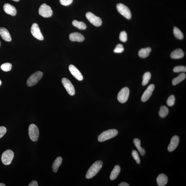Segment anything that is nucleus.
Here are the masks:
<instances>
[{
	"mask_svg": "<svg viewBox=\"0 0 186 186\" xmlns=\"http://www.w3.org/2000/svg\"><path fill=\"white\" fill-rule=\"evenodd\" d=\"M169 109L166 106H161L159 111V115L162 118H164L168 115Z\"/></svg>",
	"mask_w": 186,
	"mask_h": 186,
	"instance_id": "obj_26",
	"label": "nucleus"
},
{
	"mask_svg": "<svg viewBox=\"0 0 186 186\" xmlns=\"http://www.w3.org/2000/svg\"><path fill=\"white\" fill-rule=\"evenodd\" d=\"M173 34L174 36L177 39L181 40L183 38V34L179 28L176 27H175L174 28Z\"/></svg>",
	"mask_w": 186,
	"mask_h": 186,
	"instance_id": "obj_27",
	"label": "nucleus"
},
{
	"mask_svg": "<svg viewBox=\"0 0 186 186\" xmlns=\"http://www.w3.org/2000/svg\"><path fill=\"white\" fill-rule=\"evenodd\" d=\"M118 186H129V185L128 183H125V182H122L119 184Z\"/></svg>",
	"mask_w": 186,
	"mask_h": 186,
	"instance_id": "obj_38",
	"label": "nucleus"
},
{
	"mask_svg": "<svg viewBox=\"0 0 186 186\" xmlns=\"http://www.w3.org/2000/svg\"><path fill=\"white\" fill-rule=\"evenodd\" d=\"M132 155L134 159L136 161L137 164H140V159L137 152L135 150L133 151L132 152Z\"/></svg>",
	"mask_w": 186,
	"mask_h": 186,
	"instance_id": "obj_33",
	"label": "nucleus"
},
{
	"mask_svg": "<svg viewBox=\"0 0 186 186\" xmlns=\"http://www.w3.org/2000/svg\"><path fill=\"white\" fill-rule=\"evenodd\" d=\"M6 185L2 183H0V186H5Z\"/></svg>",
	"mask_w": 186,
	"mask_h": 186,
	"instance_id": "obj_39",
	"label": "nucleus"
},
{
	"mask_svg": "<svg viewBox=\"0 0 186 186\" xmlns=\"http://www.w3.org/2000/svg\"><path fill=\"white\" fill-rule=\"evenodd\" d=\"M103 162L100 160L97 161L90 166L87 172L86 177L87 179H90L95 176L101 169Z\"/></svg>",
	"mask_w": 186,
	"mask_h": 186,
	"instance_id": "obj_1",
	"label": "nucleus"
},
{
	"mask_svg": "<svg viewBox=\"0 0 186 186\" xmlns=\"http://www.w3.org/2000/svg\"><path fill=\"white\" fill-rule=\"evenodd\" d=\"M167 176L165 174L161 173L159 174L157 179V185L159 186H164L168 183Z\"/></svg>",
	"mask_w": 186,
	"mask_h": 186,
	"instance_id": "obj_18",
	"label": "nucleus"
},
{
	"mask_svg": "<svg viewBox=\"0 0 186 186\" xmlns=\"http://www.w3.org/2000/svg\"><path fill=\"white\" fill-rule=\"evenodd\" d=\"M155 87V85L153 84H151L148 87L141 97V100L142 102L147 101L149 99L152 94Z\"/></svg>",
	"mask_w": 186,
	"mask_h": 186,
	"instance_id": "obj_12",
	"label": "nucleus"
},
{
	"mask_svg": "<svg viewBox=\"0 0 186 186\" xmlns=\"http://www.w3.org/2000/svg\"><path fill=\"white\" fill-rule=\"evenodd\" d=\"M14 157V154L11 150H7L4 152L1 156V161L5 165L10 164Z\"/></svg>",
	"mask_w": 186,
	"mask_h": 186,
	"instance_id": "obj_5",
	"label": "nucleus"
},
{
	"mask_svg": "<svg viewBox=\"0 0 186 186\" xmlns=\"http://www.w3.org/2000/svg\"><path fill=\"white\" fill-rule=\"evenodd\" d=\"M119 38L123 42H126L127 40V35L124 31H121L120 34Z\"/></svg>",
	"mask_w": 186,
	"mask_h": 186,
	"instance_id": "obj_32",
	"label": "nucleus"
},
{
	"mask_svg": "<svg viewBox=\"0 0 186 186\" xmlns=\"http://www.w3.org/2000/svg\"><path fill=\"white\" fill-rule=\"evenodd\" d=\"M129 93V90L128 87H124L119 92L117 96V100L121 103H125L128 100Z\"/></svg>",
	"mask_w": 186,
	"mask_h": 186,
	"instance_id": "obj_8",
	"label": "nucleus"
},
{
	"mask_svg": "<svg viewBox=\"0 0 186 186\" xmlns=\"http://www.w3.org/2000/svg\"><path fill=\"white\" fill-rule=\"evenodd\" d=\"M73 0H60V2L64 6H68L71 4L73 2Z\"/></svg>",
	"mask_w": 186,
	"mask_h": 186,
	"instance_id": "obj_35",
	"label": "nucleus"
},
{
	"mask_svg": "<svg viewBox=\"0 0 186 186\" xmlns=\"http://www.w3.org/2000/svg\"><path fill=\"white\" fill-rule=\"evenodd\" d=\"M151 49L150 47L145 48H142L138 52V56L141 58H145L149 56Z\"/></svg>",
	"mask_w": 186,
	"mask_h": 186,
	"instance_id": "obj_22",
	"label": "nucleus"
},
{
	"mask_svg": "<svg viewBox=\"0 0 186 186\" xmlns=\"http://www.w3.org/2000/svg\"><path fill=\"white\" fill-rule=\"evenodd\" d=\"M86 17L89 21L95 26L98 27L101 25L102 22L101 19L95 15L91 12L87 13Z\"/></svg>",
	"mask_w": 186,
	"mask_h": 186,
	"instance_id": "obj_9",
	"label": "nucleus"
},
{
	"mask_svg": "<svg viewBox=\"0 0 186 186\" xmlns=\"http://www.w3.org/2000/svg\"><path fill=\"white\" fill-rule=\"evenodd\" d=\"M3 9L5 12L7 14L15 16L16 15L17 10L15 7L10 4L5 3L3 6Z\"/></svg>",
	"mask_w": 186,
	"mask_h": 186,
	"instance_id": "obj_15",
	"label": "nucleus"
},
{
	"mask_svg": "<svg viewBox=\"0 0 186 186\" xmlns=\"http://www.w3.org/2000/svg\"><path fill=\"white\" fill-rule=\"evenodd\" d=\"M0 35L3 40L8 42L11 41L10 34L6 28L3 27L0 28Z\"/></svg>",
	"mask_w": 186,
	"mask_h": 186,
	"instance_id": "obj_17",
	"label": "nucleus"
},
{
	"mask_svg": "<svg viewBox=\"0 0 186 186\" xmlns=\"http://www.w3.org/2000/svg\"><path fill=\"white\" fill-rule=\"evenodd\" d=\"M124 50L123 45L121 44H118L117 45L115 48L114 50V52L116 53H121L123 52Z\"/></svg>",
	"mask_w": 186,
	"mask_h": 186,
	"instance_id": "obj_34",
	"label": "nucleus"
},
{
	"mask_svg": "<svg viewBox=\"0 0 186 186\" xmlns=\"http://www.w3.org/2000/svg\"><path fill=\"white\" fill-rule=\"evenodd\" d=\"M62 83L68 94L71 96L74 95L75 93L74 87L69 80L66 78H62Z\"/></svg>",
	"mask_w": 186,
	"mask_h": 186,
	"instance_id": "obj_10",
	"label": "nucleus"
},
{
	"mask_svg": "<svg viewBox=\"0 0 186 186\" xmlns=\"http://www.w3.org/2000/svg\"><path fill=\"white\" fill-rule=\"evenodd\" d=\"M12 1H15L17 2V1H20V0H12Z\"/></svg>",
	"mask_w": 186,
	"mask_h": 186,
	"instance_id": "obj_40",
	"label": "nucleus"
},
{
	"mask_svg": "<svg viewBox=\"0 0 186 186\" xmlns=\"http://www.w3.org/2000/svg\"><path fill=\"white\" fill-rule=\"evenodd\" d=\"M1 67V69L3 71H10L12 68V64L9 63H4L2 64Z\"/></svg>",
	"mask_w": 186,
	"mask_h": 186,
	"instance_id": "obj_29",
	"label": "nucleus"
},
{
	"mask_svg": "<svg viewBox=\"0 0 186 186\" xmlns=\"http://www.w3.org/2000/svg\"><path fill=\"white\" fill-rule=\"evenodd\" d=\"M134 145H135L136 148L137 149L140 154L142 156L145 155V151L143 148H142L141 146V141L138 138H134Z\"/></svg>",
	"mask_w": 186,
	"mask_h": 186,
	"instance_id": "obj_23",
	"label": "nucleus"
},
{
	"mask_svg": "<svg viewBox=\"0 0 186 186\" xmlns=\"http://www.w3.org/2000/svg\"><path fill=\"white\" fill-rule=\"evenodd\" d=\"M117 8L118 12L122 16L128 20H130L131 17V11L126 5L121 3L117 4Z\"/></svg>",
	"mask_w": 186,
	"mask_h": 186,
	"instance_id": "obj_6",
	"label": "nucleus"
},
{
	"mask_svg": "<svg viewBox=\"0 0 186 186\" xmlns=\"http://www.w3.org/2000/svg\"><path fill=\"white\" fill-rule=\"evenodd\" d=\"M28 134L30 138L32 141H37L38 139L39 136V130L38 128L35 124H30L29 127Z\"/></svg>",
	"mask_w": 186,
	"mask_h": 186,
	"instance_id": "obj_4",
	"label": "nucleus"
},
{
	"mask_svg": "<svg viewBox=\"0 0 186 186\" xmlns=\"http://www.w3.org/2000/svg\"><path fill=\"white\" fill-rule=\"evenodd\" d=\"M175 102V98L174 95L170 96L169 97L167 101V105L170 106V107H171L173 106L174 105Z\"/></svg>",
	"mask_w": 186,
	"mask_h": 186,
	"instance_id": "obj_30",
	"label": "nucleus"
},
{
	"mask_svg": "<svg viewBox=\"0 0 186 186\" xmlns=\"http://www.w3.org/2000/svg\"><path fill=\"white\" fill-rule=\"evenodd\" d=\"M39 14L43 17H49L52 16V11L50 6L45 3H43L39 8Z\"/></svg>",
	"mask_w": 186,
	"mask_h": 186,
	"instance_id": "obj_7",
	"label": "nucleus"
},
{
	"mask_svg": "<svg viewBox=\"0 0 186 186\" xmlns=\"http://www.w3.org/2000/svg\"><path fill=\"white\" fill-rule=\"evenodd\" d=\"M179 142V136H173L171 140L170 143L168 145V151L169 152L173 151L177 147Z\"/></svg>",
	"mask_w": 186,
	"mask_h": 186,
	"instance_id": "obj_14",
	"label": "nucleus"
},
{
	"mask_svg": "<svg viewBox=\"0 0 186 186\" xmlns=\"http://www.w3.org/2000/svg\"><path fill=\"white\" fill-rule=\"evenodd\" d=\"M69 39L71 41L81 42L84 40L85 38L82 34L78 32H75L70 34Z\"/></svg>",
	"mask_w": 186,
	"mask_h": 186,
	"instance_id": "obj_16",
	"label": "nucleus"
},
{
	"mask_svg": "<svg viewBox=\"0 0 186 186\" xmlns=\"http://www.w3.org/2000/svg\"><path fill=\"white\" fill-rule=\"evenodd\" d=\"M31 32L33 36L39 40L43 41L44 39L38 26L36 23H34L32 25L31 28Z\"/></svg>",
	"mask_w": 186,
	"mask_h": 186,
	"instance_id": "obj_11",
	"label": "nucleus"
},
{
	"mask_svg": "<svg viewBox=\"0 0 186 186\" xmlns=\"http://www.w3.org/2000/svg\"><path fill=\"white\" fill-rule=\"evenodd\" d=\"M29 186H38V183L36 181H32L29 184V185H28Z\"/></svg>",
	"mask_w": 186,
	"mask_h": 186,
	"instance_id": "obj_37",
	"label": "nucleus"
},
{
	"mask_svg": "<svg viewBox=\"0 0 186 186\" xmlns=\"http://www.w3.org/2000/svg\"><path fill=\"white\" fill-rule=\"evenodd\" d=\"M7 132L6 128L3 126L0 127V138L4 135Z\"/></svg>",
	"mask_w": 186,
	"mask_h": 186,
	"instance_id": "obj_36",
	"label": "nucleus"
},
{
	"mask_svg": "<svg viewBox=\"0 0 186 186\" xmlns=\"http://www.w3.org/2000/svg\"><path fill=\"white\" fill-rule=\"evenodd\" d=\"M73 25L78 28L79 29L85 30L86 29L87 26L84 22H78L76 20H74L72 22Z\"/></svg>",
	"mask_w": 186,
	"mask_h": 186,
	"instance_id": "obj_25",
	"label": "nucleus"
},
{
	"mask_svg": "<svg viewBox=\"0 0 186 186\" xmlns=\"http://www.w3.org/2000/svg\"><path fill=\"white\" fill-rule=\"evenodd\" d=\"M1 80H0V86H1Z\"/></svg>",
	"mask_w": 186,
	"mask_h": 186,
	"instance_id": "obj_41",
	"label": "nucleus"
},
{
	"mask_svg": "<svg viewBox=\"0 0 186 186\" xmlns=\"http://www.w3.org/2000/svg\"><path fill=\"white\" fill-rule=\"evenodd\" d=\"M186 75L184 73L180 74L177 77L173 79L172 83L173 85H176L181 82L186 78Z\"/></svg>",
	"mask_w": 186,
	"mask_h": 186,
	"instance_id": "obj_24",
	"label": "nucleus"
},
{
	"mask_svg": "<svg viewBox=\"0 0 186 186\" xmlns=\"http://www.w3.org/2000/svg\"><path fill=\"white\" fill-rule=\"evenodd\" d=\"M173 71L175 73H179V72H186V67L185 66H176L174 68Z\"/></svg>",
	"mask_w": 186,
	"mask_h": 186,
	"instance_id": "obj_31",
	"label": "nucleus"
},
{
	"mask_svg": "<svg viewBox=\"0 0 186 186\" xmlns=\"http://www.w3.org/2000/svg\"><path fill=\"white\" fill-rule=\"evenodd\" d=\"M151 78V74L149 72H146L143 76L142 85L143 86L148 84Z\"/></svg>",
	"mask_w": 186,
	"mask_h": 186,
	"instance_id": "obj_28",
	"label": "nucleus"
},
{
	"mask_svg": "<svg viewBox=\"0 0 186 186\" xmlns=\"http://www.w3.org/2000/svg\"><path fill=\"white\" fill-rule=\"evenodd\" d=\"M118 131L115 129H111L102 132L98 138L99 142H104L115 137L118 134Z\"/></svg>",
	"mask_w": 186,
	"mask_h": 186,
	"instance_id": "obj_2",
	"label": "nucleus"
},
{
	"mask_svg": "<svg viewBox=\"0 0 186 186\" xmlns=\"http://www.w3.org/2000/svg\"><path fill=\"white\" fill-rule=\"evenodd\" d=\"M69 69L71 74L78 80L79 81L83 80V75L75 66L71 64L69 66Z\"/></svg>",
	"mask_w": 186,
	"mask_h": 186,
	"instance_id": "obj_13",
	"label": "nucleus"
},
{
	"mask_svg": "<svg viewBox=\"0 0 186 186\" xmlns=\"http://www.w3.org/2000/svg\"><path fill=\"white\" fill-rule=\"evenodd\" d=\"M62 159L61 157H58L55 159L53 163L52 166V170L55 173H57L58 171L59 168L62 164Z\"/></svg>",
	"mask_w": 186,
	"mask_h": 186,
	"instance_id": "obj_21",
	"label": "nucleus"
},
{
	"mask_svg": "<svg viewBox=\"0 0 186 186\" xmlns=\"http://www.w3.org/2000/svg\"><path fill=\"white\" fill-rule=\"evenodd\" d=\"M0 46H1V42H0Z\"/></svg>",
	"mask_w": 186,
	"mask_h": 186,
	"instance_id": "obj_42",
	"label": "nucleus"
},
{
	"mask_svg": "<svg viewBox=\"0 0 186 186\" xmlns=\"http://www.w3.org/2000/svg\"><path fill=\"white\" fill-rule=\"evenodd\" d=\"M43 75L42 72L40 71L36 72L32 74L28 79L27 82V84L29 87L34 86L43 77Z\"/></svg>",
	"mask_w": 186,
	"mask_h": 186,
	"instance_id": "obj_3",
	"label": "nucleus"
},
{
	"mask_svg": "<svg viewBox=\"0 0 186 186\" xmlns=\"http://www.w3.org/2000/svg\"><path fill=\"white\" fill-rule=\"evenodd\" d=\"M185 53L181 49H176L172 52L170 55L171 57L173 59H179L183 58Z\"/></svg>",
	"mask_w": 186,
	"mask_h": 186,
	"instance_id": "obj_19",
	"label": "nucleus"
},
{
	"mask_svg": "<svg viewBox=\"0 0 186 186\" xmlns=\"http://www.w3.org/2000/svg\"><path fill=\"white\" fill-rule=\"evenodd\" d=\"M121 168L119 165H116L115 166L111 172L110 176V179L113 180L117 178L120 172Z\"/></svg>",
	"mask_w": 186,
	"mask_h": 186,
	"instance_id": "obj_20",
	"label": "nucleus"
}]
</instances>
